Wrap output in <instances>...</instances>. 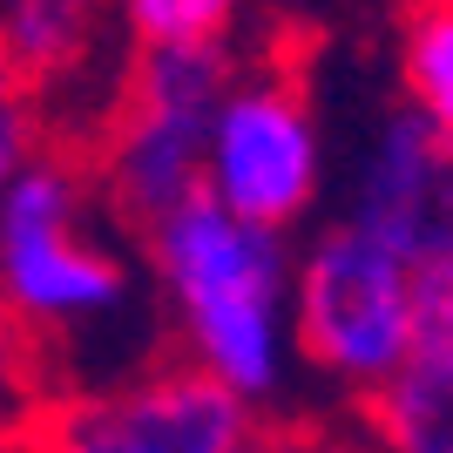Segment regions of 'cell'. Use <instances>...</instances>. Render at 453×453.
Returning a JSON list of instances; mask_svg holds the SVG:
<instances>
[{
  "label": "cell",
  "mask_w": 453,
  "mask_h": 453,
  "mask_svg": "<svg viewBox=\"0 0 453 453\" xmlns=\"http://www.w3.org/2000/svg\"><path fill=\"white\" fill-rule=\"evenodd\" d=\"M27 426L55 453H230L250 434V399L176 359L122 393H61Z\"/></svg>",
  "instance_id": "3"
},
{
  "label": "cell",
  "mask_w": 453,
  "mask_h": 453,
  "mask_svg": "<svg viewBox=\"0 0 453 453\" xmlns=\"http://www.w3.org/2000/svg\"><path fill=\"white\" fill-rule=\"evenodd\" d=\"M399 81L453 150V0H399Z\"/></svg>",
  "instance_id": "9"
},
{
  "label": "cell",
  "mask_w": 453,
  "mask_h": 453,
  "mask_svg": "<svg viewBox=\"0 0 453 453\" xmlns=\"http://www.w3.org/2000/svg\"><path fill=\"white\" fill-rule=\"evenodd\" d=\"M150 250L170 278L176 311H183L189 359L217 372L230 393L271 399V386H278V291H284L278 230L230 217L217 203V189H203L156 230Z\"/></svg>",
  "instance_id": "1"
},
{
  "label": "cell",
  "mask_w": 453,
  "mask_h": 453,
  "mask_svg": "<svg viewBox=\"0 0 453 453\" xmlns=\"http://www.w3.org/2000/svg\"><path fill=\"white\" fill-rule=\"evenodd\" d=\"M210 189L230 217L257 230H284L319 189V142L304 115V61L278 55L265 81L224 102L210 135Z\"/></svg>",
  "instance_id": "5"
},
{
  "label": "cell",
  "mask_w": 453,
  "mask_h": 453,
  "mask_svg": "<svg viewBox=\"0 0 453 453\" xmlns=\"http://www.w3.org/2000/svg\"><path fill=\"white\" fill-rule=\"evenodd\" d=\"M413 365L453 372V250L413 265Z\"/></svg>",
  "instance_id": "12"
},
{
  "label": "cell",
  "mask_w": 453,
  "mask_h": 453,
  "mask_svg": "<svg viewBox=\"0 0 453 453\" xmlns=\"http://www.w3.org/2000/svg\"><path fill=\"white\" fill-rule=\"evenodd\" d=\"M447 163H453V150L440 142L434 122L419 109H393L386 129H379V142H372V163H365V183H359V217L352 224L379 230L386 244H399L419 265L426 257V230H434L440 183H447Z\"/></svg>",
  "instance_id": "6"
},
{
  "label": "cell",
  "mask_w": 453,
  "mask_h": 453,
  "mask_svg": "<svg viewBox=\"0 0 453 453\" xmlns=\"http://www.w3.org/2000/svg\"><path fill=\"white\" fill-rule=\"evenodd\" d=\"M27 142H35V95H27L7 68H0V196L14 189Z\"/></svg>",
  "instance_id": "14"
},
{
  "label": "cell",
  "mask_w": 453,
  "mask_h": 453,
  "mask_svg": "<svg viewBox=\"0 0 453 453\" xmlns=\"http://www.w3.org/2000/svg\"><path fill=\"white\" fill-rule=\"evenodd\" d=\"M0 453H55L35 426H20V434H0Z\"/></svg>",
  "instance_id": "15"
},
{
  "label": "cell",
  "mask_w": 453,
  "mask_h": 453,
  "mask_svg": "<svg viewBox=\"0 0 453 453\" xmlns=\"http://www.w3.org/2000/svg\"><path fill=\"white\" fill-rule=\"evenodd\" d=\"M237 0H129L135 48H217Z\"/></svg>",
  "instance_id": "11"
},
{
  "label": "cell",
  "mask_w": 453,
  "mask_h": 453,
  "mask_svg": "<svg viewBox=\"0 0 453 453\" xmlns=\"http://www.w3.org/2000/svg\"><path fill=\"white\" fill-rule=\"evenodd\" d=\"M359 447H365V426L352 419V406H345L339 419H311V413L250 419V434L230 453H359Z\"/></svg>",
  "instance_id": "13"
},
{
  "label": "cell",
  "mask_w": 453,
  "mask_h": 453,
  "mask_svg": "<svg viewBox=\"0 0 453 453\" xmlns=\"http://www.w3.org/2000/svg\"><path fill=\"white\" fill-rule=\"evenodd\" d=\"M298 352L345 406L413 365V257L365 224L325 230L298 278Z\"/></svg>",
  "instance_id": "2"
},
{
  "label": "cell",
  "mask_w": 453,
  "mask_h": 453,
  "mask_svg": "<svg viewBox=\"0 0 453 453\" xmlns=\"http://www.w3.org/2000/svg\"><path fill=\"white\" fill-rule=\"evenodd\" d=\"M352 419L365 426V440L393 453H453V372L406 365L379 393L352 399Z\"/></svg>",
  "instance_id": "8"
},
{
  "label": "cell",
  "mask_w": 453,
  "mask_h": 453,
  "mask_svg": "<svg viewBox=\"0 0 453 453\" xmlns=\"http://www.w3.org/2000/svg\"><path fill=\"white\" fill-rule=\"evenodd\" d=\"M359 453H393V447H379V440H365V447H359Z\"/></svg>",
  "instance_id": "16"
},
{
  "label": "cell",
  "mask_w": 453,
  "mask_h": 453,
  "mask_svg": "<svg viewBox=\"0 0 453 453\" xmlns=\"http://www.w3.org/2000/svg\"><path fill=\"white\" fill-rule=\"evenodd\" d=\"M61 393H48V359H41V325L0 304V434H20L35 413H48Z\"/></svg>",
  "instance_id": "10"
},
{
  "label": "cell",
  "mask_w": 453,
  "mask_h": 453,
  "mask_svg": "<svg viewBox=\"0 0 453 453\" xmlns=\"http://www.w3.org/2000/svg\"><path fill=\"white\" fill-rule=\"evenodd\" d=\"M75 203L81 176L61 156H41L14 176V189L0 196V284L20 319H35L41 332L61 319H88L122 298V265L109 250H95L75 237Z\"/></svg>",
  "instance_id": "4"
},
{
  "label": "cell",
  "mask_w": 453,
  "mask_h": 453,
  "mask_svg": "<svg viewBox=\"0 0 453 453\" xmlns=\"http://www.w3.org/2000/svg\"><path fill=\"white\" fill-rule=\"evenodd\" d=\"M95 7L102 0H7L0 7V68L41 102L61 68L81 61Z\"/></svg>",
  "instance_id": "7"
}]
</instances>
